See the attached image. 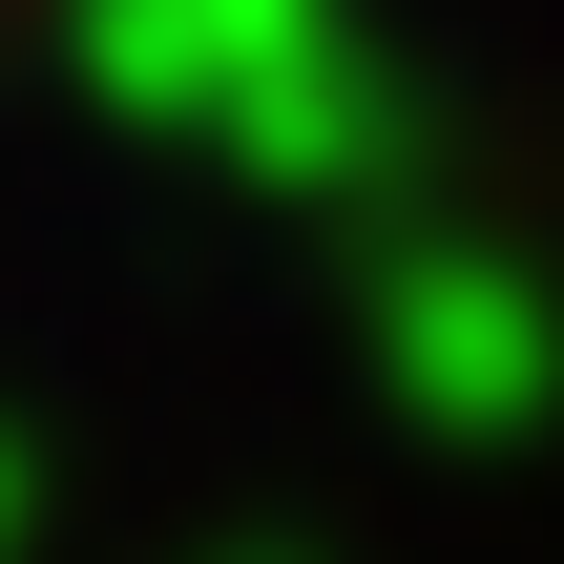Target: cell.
Listing matches in <instances>:
<instances>
[{
    "mask_svg": "<svg viewBox=\"0 0 564 564\" xmlns=\"http://www.w3.org/2000/svg\"><path fill=\"white\" fill-rule=\"evenodd\" d=\"M377 356H398V419H440V440H523V419L564 398V293L523 272V251L440 230V251L377 272Z\"/></svg>",
    "mask_w": 564,
    "mask_h": 564,
    "instance_id": "1",
    "label": "cell"
},
{
    "mask_svg": "<svg viewBox=\"0 0 564 564\" xmlns=\"http://www.w3.org/2000/svg\"><path fill=\"white\" fill-rule=\"evenodd\" d=\"M314 42H335V0H84V63L167 126H251Z\"/></svg>",
    "mask_w": 564,
    "mask_h": 564,
    "instance_id": "2",
    "label": "cell"
}]
</instances>
